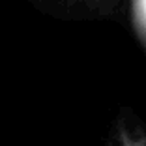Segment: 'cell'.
Masks as SVG:
<instances>
[{
    "label": "cell",
    "mask_w": 146,
    "mask_h": 146,
    "mask_svg": "<svg viewBox=\"0 0 146 146\" xmlns=\"http://www.w3.org/2000/svg\"><path fill=\"white\" fill-rule=\"evenodd\" d=\"M133 9H135V23L139 26V32H141L142 39L146 41V0H135Z\"/></svg>",
    "instance_id": "cell-1"
}]
</instances>
